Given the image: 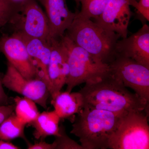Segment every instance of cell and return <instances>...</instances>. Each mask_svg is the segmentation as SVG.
Here are the masks:
<instances>
[{"label": "cell", "mask_w": 149, "mask_h": 149, "mask_svg": "<svg viewBox=\"0 0 149 149\" xmlns=\"http://www.w3.org/2000/svg\"><path fill=\"white\" fill-rule=\"evenodd\" d=\"M3 85L9 90L31 99L45 109L47 108V101L50 95L47 86L41 78H24L8 62L5 74L2 78Z\"/></svg>", "instance_id": "ba28073f"}, {"label": "cell", "mask_w": 149, "mask_h": 149, "mask_svg": "<svg viewBox=\"0 0 149 149\" xmlns=\"http://www.w3.org/2000/svg\"><path fill=\"white\" fill-rule=\"evenodd\" d=\"M8 23L13 27V33L49 40L47 18L37 0H26L17 4Z\"/></svg>", "instance_id": "8992f818"}, {"label": "cell", "mask_w": 149, "mask_h": 149, "mask_svg": "<svg viewBox=\"0 0 149 149\" xmlns=\"http://www.w3.org/2000/svg\"><path fill=\"white\" fill-rule=\"evenodd\" d=\"M27 148L28 149H55V146L54 143H48L42 140L39 142L34 144L27 142Z\"/></svg>", "instance_id": "603a6c76"}, {"label": "cell", "mask_w": 149, "mask_h": 149, "mask_svg": "<svg viewBox=\"0 0 149 149\" xmlns=\"http://www.w3.org/2000/svg\"><path fill=\"white\" fill-rule=\"evenodd\" d=\"M50 40L52 52L49 67V91L52 100L65 85L68 73V54L61 39Z\"/></svg>", "instance_id": "30bf717a"}, {"label": "cell", "mask_w": 149, "mask_h": 149, "mask_svg": "<svg viewBox=\"0 0 149 149\" xmlns=\"http://www.w3.org/2000/svg\"><path fill=\"white\" fill-rule=\"evenodd\" d=\"M16 34L23 41L27 52L37 70V77L46 83L49 89L48 67L50 60L52 47L50 40H45Z\"/></svg>", "instance_id": "5bb4252c"}, {"label": "cell", "mask_w": 149, "mask_h": 149, "mask_svg": "<svg viewBox=\"0 0 149 149\" xmlns=\"http://www.w3.org/2000/svg\"><path fill=\"white\" fill-rule=\"evenodd\" d=\"M0 52L6 56L8 62L24 78H38L37 70L23 41L16 34L3 35L0 38Z\"/></svg>", "instance_id": "9c48e42d"}, {"label": "cell", "mask_w": 149, "mask_h": 149, "mask_svg": "<svg viewBox=\"0 0 149 149\" xmlns=\"http://www.w3.org/2000/svg\"><path fill=\"white\" fill-rule=\"evenodd\" d=\"M123 114L84 105L70 133L79 138L84 149H108L110 138Z\"/></svg>", "instance_id": "3957f363"}, {"label": "cell", "mask_w": 149, "mask_h": 149, "mask_svg": "<svg viewBox=\"0 0 149 149\" xmlns=\"http://www.w3.org/2000/svg\"><path fill=\"white\" fill-rule=\"evenodd\" d=\"M55 137V139L53 143L55 149H84L81 145L67 135L65 128L63 125L59 126V135Z\"/></svg>", "instance_id": "ffe728a7"}, {"label": "cell", "mask_w": 149, "mask_h": 149, "mask_svg": "<svg viewBox=\"0 0 149 149\" xmlns=\"http://www.w3.org/2000/svg\"><path fill=\"white\" fill-rule=\"evenodd\" d=\"M26 125L13 113L0 125V140L10 141L21 138L28 142L24 134Z\"/></svg>", "instance_id": "e0dca14e"}, {"label": "cell", "mask_w": 149, "mask_h": 149, "mask_svg": "<svg viewBox=\"0 0 149 149\" xmlns=\"http://www.w3.org/2000/svg\"><path fill=\"white\" fill-rule=\"evenodd\" d=\"M14 100L15 115L26 125L33 122L40 114L36 103L31 99L17 96Z\"/></svg>", "instance_id": "ac0fdd59"}, {"label": "cell", "mask_w": 149, "mask_h": 149, "mask_svg": "<svg viewBox=\"0 0 149 149\" xmlns=\"http://www.w3.org/2000/svg\"><path fill=\"white\" fill-rule=\"evenodd\" d=\"M84 105L122 114L130 111H149V102L128 91L111 73L85 83L79 91Z\"/></svg>", "instance_id": "6da1fadb"}, {"label": "cell", "mask_w": 149, "mask_h": 149, "mask_svg": "<svg viewBox=\"0 0 149 149\" xmlns=\"http://www.w3.org/2000/svg\"><path fill=\"white\" fill-rule=\"evenodd\" d=\"M131 0H109L101 14L95 22L114 32L122 39L127 37L128 26L132 16Z\"/></svg>", "instance_id": "8fae6325"}, {"label": "cell", "mask_w": 149, "mask_h": 149, "mask_svg": "<svg viewBox=\"0 0 149 149\" xmlns=\"http://www.w3.org/2000/svg\"><path fill=\"white\" fill-rule=\"evenodd\" d=\"M2 78L0 77V106L11 104L10 100L3 88Z\"/></svg>", "instance_id": "cb8c5ba5"}, {"label": "cell", "mask_w": 149, "mask_h": 149, "mask_svg": "<svg viewBox=\"0 0 149 149\" xmlns=\"http://www.w3.org/2000/svg\"><path fill=\"white\" fill-rule=\"evenodd\" d=\"M52 104L60 119L69 118L77 114L84 106L83 97L79 92L61 91L52 100Z\"/></svg>", "instance_id": "9a60e30c"}, {"label": "cell", "mask_w": 149, "mask_h": 149, "mask_svg": "<svg viewBox=\"0 0 149 149\" xmlns=\"http://www.w3.org/2000/svg\"><path fill=\"white\" fill-rule=\"evenodd\" d=\"M76 3H77V4H79V3H80V0H74Z\"/></svg>", "instance_id": "4316f807"}, {"label": "cell", "mask_w": 149, "mask_h": 149, "mask_svg": "<svg viewBox=\"0 0 149 149\" xmlns=\"http://www.w3.org/2000/svg\"><path fill=\"white\" fill-rule=\"evenodd\" d=\"M60 120L54 110L40 113L35 120L29 123L34 128L33 136L37 140H43L49 136H58Z\"/></svg>", "instance_id": "2e32d148"}, {"label": "cell", "mask_w": 149, "mask_h": 149, "mask_svg": "<svg viewBox=\"0 0 149 149\" xmlns=\"http://www.w3.org/2000/svg\"><path fill=\"white\" fill-rule=\"evenodd\" d=\"M65 35L77 46L107 64L116 57V47L120 35L92 21L77 15L65 31Z\"/></svg>", "instance_id": "7a4b0ae2"}, {"label": "cell", "mask_w": 149, "mask_h": 149, "mask_svg": "<svg viewBox=\"0 0 149 149\" xmlns=\"http://www.w3.org/2000/svg\"><path fill=\"white\" fill-rule=\"evenodd\" d=\"M10 1L15 4H19L24 2L26 0H10Z\"/></svg>", "instance_id": "484cf974"}, {"label": "cell", "mask_w": 149, "mask_h": 149, "mask_svg": "<svg viewBox=\"0 0 149 149\" xmlns=\"http://www.w3.org/2000/svg\"><path fill=\"white\" fill-rule=\"evenodd\" d=\"M19 147L17 146L10 141L0 140V149H19Z\"/></svg>", "instance_id": "d4e9b609"}, {"label": "cell", "mask_w": 149, "mask_h": 149, "mask_svg": "<svg viewBox=\"0 0 149 149\" xmlns=\"http://www.w3.org/2000/svg\"><path fill=\"white\" fill-rule=\"evenodd\" d=\"M109 0H80L81 10L77 15L85 18L96 19L102 13Z\"/></svg>", "instance_id": "d6986e66"}, {"label": "cell", "mask_w": 149, "mask_h": 149, "mask_svg": "<svg viewBox=\"0 0 149 149\" xmlns=\"http://www.w3.org/2000/svg\"><path fill=\"white\" fill-rule=\"evenodd\" d=\"M68 54L69 73L65 85L67 92L83 83L110 74L109 65L95 58L77 46L65 34L61 38Z\"/></svg>", "instance_id": "277c9868"}, {"label": "cell", "mask_w": 149, "mask_h": 149, "mask_svg": "<svg viewBox=\"0 0 149 149\" xmlns=\"http://www.w3.org/2000/svg\"><path fill=\"white\" fill-rule=\"evenodd\" d=\"M130 6L134 7L144 18L149 21V0H131Z\"/></svg>", "instance_id": "7402d4cb"}, {"label": "cell", "mask_w": 149, "mask_h": 149, "mask_svg": "<svg viewBox=\"0 0 149 149\" xmlns=\"http://www.w3.org/2000/svg\"><path fill=\"white\" fill-rule=\"evenodd\" d=\"M16 5L10 0H0V29L8 23Z\"/></svg>", "instance_id": "44dd1931"}, {"label": "cell", "mask_w": 149, "mask_h": 149, "mask_svg": "<svg viewBox=\"0 0 149 149\" xmlns=\"http://www.w3.org/2000/svg\"><path fill=\"white\" fill-rule=\"evenodd\" d=\"M45 10L49 23V40L59 39L72 24L76 13L70 10L66 0H37Z\"/></svg>", "instance_id": "4fadbf2b"}, {"label": "cell", "mask_w": 149, "mask_h": 149, "mask_svg": "<svg viewBox=\"0 0 149 149\" xmlns=\"http://www.w3.org/2000/svg\"><path fill=\"white\" fill-rule=\"evenodd\" d=\"M148 117L146 110L121 115L110 138L108 149H149Z\"/></svg>", "instance_id": "5b68a950"}, {"label": "cell", "mask_w": 149, "mask_h": 149, "mask_svg": "<svg viewBox=\"0 0 149 149\" xmlns=\"http://www.w3.org/2000/svg\"><path fill=\"white\" fill-rule=\"evenodd\" d=\"M116 56L132 59L149 68V27H143L130 37L118 40L116 47Z\"/></svg>", "instance_id": "7c38bea8"}, {"label": "cell", "mask_w": 149, "mask_h": 149, "mask_svg": "<svg viewBox=\"0 0 149 149\" xmlns=\"http://www.w3.org/2000/svg\"><path fill=\"white\" fill-rule=\"evenodd\" d=\"M112 75L149 103V68L132 59L116 56L109 64Z\"/></svg>", "instance_id": "52a82bcc"}]
</instances>
